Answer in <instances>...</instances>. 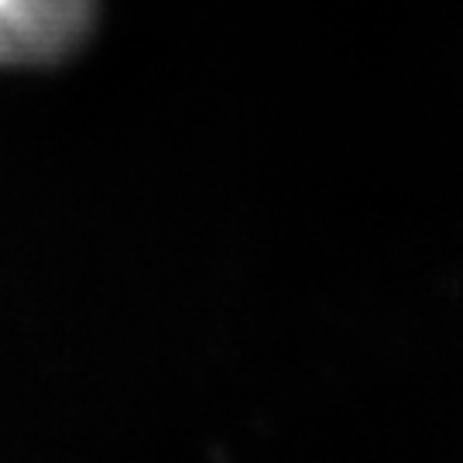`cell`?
I'll use <instances>...</instances> for the list:
<instances>
[{
  "label": "cell",
  "mask_w": 463,
  "mask_h": 463,
  "mask_svg": "<svg viewBox=\"0 0 463 463\" xmlns=\"http://www.w3.org/2000/svg\"><path fill=\"white\" fill-rule=\"evenodd\" d=\"M97 0H0V66L55 62L86 38Z\"/></svg>",
  "instance_id": "1"
}]
</instances>
